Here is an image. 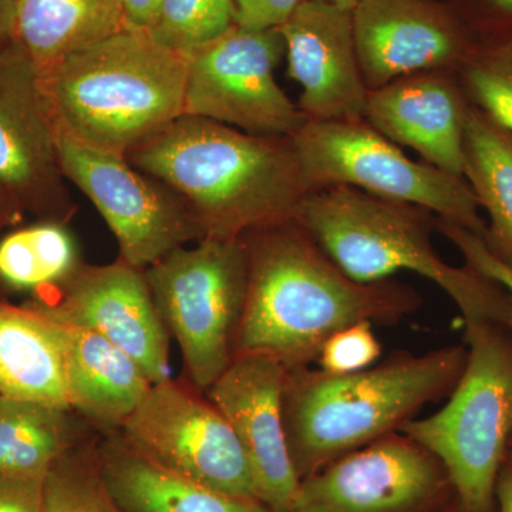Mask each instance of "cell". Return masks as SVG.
Returning a JSON list of instances; mask_svg holds the SVG:
<instances>
[{
    "label": "cell",
    "mask_w": 512,
    "mask_h": 512,
    "mask_svg": "<svg viewBox=\"0 0 512 512\" xmlns=\"http://www.w3.org/2000/svg\"><path fill=\"white\" fill-rule=\"evenodd\" d=\"M248 291L235 356L262 352L286 370L312 366L330 336L359 322L396 325L423 305L416 289L396 279L349 278L296 220L242 237Z\"/></svg>",
    "instance_id": "1"
},
{
    "label": "cell",
    "mask_w": 512,
    "mask_h": 512,
    "mask_svg": "<svg viewBox=\"0 0 512 512\" xmlns=\"http://www.w3.org/2000/svg\"><path fill=\"white\" fill-rule=\"evenodd\" d=\"M177 192L204 238L239 239L295 220L311 188L291 137L181 116L126 157Z\"/></svg>",
    "instance_id": "2"
},
{
    "label": "cell",
    "mask_w": 512,
    "mask_h": 512,
    "mask_svg": "<svg viewBox=\"0 0 512 512\" xmlns=\"http://www.w3.org/2000/svg\"><path fill=\"white\" fill-rule=\"evenodd\" d=\"M466 362L467 348L461 343L424 355L394 352L348 375L312 366L289 370L282 419L299 480L336 458L400 433L421 410L450 396Z\"/></svg>",
    "instance_id": "3"
},
{
    "label": "cell",
    "mask_w": 512,
    "mask_h": 512,
    "mask_svg": "<svg viewBox=\"0 0 512 512\" xmlns=\"http://www.w3.org/2000/svg\"><path fill=\"white\" fill-rule=\"evenodd\" d=\"M185 80L187 56L134 29L40 74L57 134L121 157L184 116Z\"/></svg>",
    "instance_id": "4"
},
{
    "label": "cell",
    "mask_w": 512,
    "mask_h": 512,
    "mask_svg": "<svg viewBox=\"0 0 512 512\" xmlns=\"http://www.w3.org/2000/svg\"><path fill=\"white\" fill-rule=\"evenodd\" d=\"M295 220L357 282L384 281L410 271L446 292L463 320H512L504 286L471 266L450 265L441 258L433 242L437 215L427 208L332 185L309 192Z\"/></svg>",
    "instance_id": "5"
},
{
    "label": "cell",
    "mask_w": 512,
    "mask_h": 512,
    "mask_svg": "<svg viewBox=\"0 0 512 512\" xmlns=\"http://www.w3.org/2000/svg\"><path fill=\"white\" fill-rule=\"evenodd\" d=\"M467 362L436 413L400 433L440 461L463 512H495V484L512 439V320H464Z\"/></svg>",
    "instance_id": "6"
},
{
    "label": "cell",
    "mask_w": 512,
    "mask_h": 512,
    "mask_svg": "<svg viewBox=\"0 0 512 512\" xmlns=\"http://www.w3.org/2000/svg\"><path fill=\"white\" fill-rule=\"evenodd\" d=\"M144 275L191 383L207 392L235 357L248 291L244 239L204 238L184 245Z\"/></svg>",
    "instance_id": "7"
},
{
    "label": "cell",
    "mask_w": 512,
    "mask_h": 512,
    "mask_svg": "<svg viewBox=\"0 0 512 512\" xmlns=\"http://www.w3.org/2000/svg\"><path fill=\"white\" fill-rule=\"evenodd\" d=\"M291 138L311 191L349 185L427 208L484 237L485 220L466 178L412 160L365 119L306 120Z\"/></svg>",
    "instance_id": "8"
},
{
    "label": "cell",
    "mask_w": 512,
    "mask_h": 512,
    "mask_svg": "<svg viewBox=\"0 0 512 512\" xmlns=\"http://www.w3.org/2000/svg\"><path fill=\"white\" fill-rule=\"evenodd\" d=\"M284 55L279 29L232 26L188 53L184 116L256 136L292 137L308 119L276 82L275 70Z\"/></svg>",
    "instance_id": "9"
},
{
    "label": "cell",
    "mask_w": 512,
    "mask_h": 512,
    "mask_svg": "<svg viewBox=\"0 0 512 512\" xmlns=\"http://www.w3.org/2000/svg\"><path fill=\"white\" fill-rule=\"evenodd\" d=\"M64 177L93 202L119 245L120 261L144 269L204 239L183 198L128 163L57 134Z\"/></svg>",
    "instance_id": "10"
},
{
    "label": "cell",
    "mask_w": 512,
    "mask_h": 512,
    "mask_svg": "<svg viewBox=\"0 0 512 512\" xmlns=\"http://www.w3.org/2000/svg\"><path fill=\"white\" fill-rule=\"evenodd\" d=\"M128 443L178 476L259 501L244 448L220 410L183 384H153L120 427Z\"/></svg>",
    "instance_id": "11"
},
{
    "label": "cell",
    "mask_w": 512,
    "mask_h": 512,
    "mask_svg": "<svg viewBox=\"0 0 512 512\" xmlns=\"http://www.w3.org/2000/svg\"><path fill=\"white\" fill-rule=\"evenodd\" d=\"M67 183L39 70L15 40L0 50V190L40 220L67 224L77 210Z\"/></svg>",
    "instance_id": "12"
},
{
    "label": "cell",
    "mask_w": 512,
    "mask_h": 512,
    "mask_svg": "<svg viewBox=\"0 0 512 512\" xmlns=\"http://www.w3.org/2000/svg\"><path fill=\"white\" fill-rule=\"evenodd\" d=\"M450 494L440 461L396 433L302 478L289 512H434Z\"/></svg>",
    "instance_id": "13"
},
{
    "label": "cell",
    "mask_w": 512,
    "mask_h": 512,
    "mask_svg": "<svg viewBox=\"0 0 512 512\" xmlns=\"http://www.w3.org/2000/svg\"><path fill=\"white\" fill-rule=\"evenodd\" d=\"M56 296L29 305L62 325L92 330L133 357L157 384L171 379L170 335L165 329L141 269L123 261L83 264Z\"/></svg>",
    "instance_id": "14"
},
{
    "label": "cell",
    "mask_w": 512,
    "mask_h": 512,
    "mask_svg": "<svg viewBox=\"0 0 512 512\" xmlns=\"http://www.w3.org/2000/svg\"><path fill=\"white\" fill-rule=\"evenodd\" d=\"M352 20L369 92L410 74L457 72L478 39L453 0H363Z\"/></svg>",
    "instance_id": "15"
},
{
    "label": "cell",
    "mask_w": 512,
    "mask_h": 512,
    "mask_svg": "<svg viewBox=\"0 0 512 512\" xmlns=\"http://www.w3.org/2000/svg\"><path fill=\"white\" fill-rule=\"evenodd\" d=\"M286 375L288 370L275 356L239 353L207 390L244 448L259 501L274 512H289L301 481L289 456L282 419Z\"/></svg>",
    "instance_id": "16"
},
{
    "label": "cell",
    "mask_w": 512,
    "mask_h": 512,
    "mask_svg": "<svg viewBox=\"0 0 512 512\" xmlns=\"http://www.w3.org/2000/svg\"><path fill=\"white\" fill-rule=\"evenodd\" d=\"M279 32L289 77L302 89L298 107L306 119H365L369 89L357 59L352 12L305 0Z\"/></svg>",
    "instance_id": "17"
},
{
    "label": "cell",
    "mask_w": 512,
    "mask_h": 512,
    "mask_svg": "<svg viewBox=\"0 0 512 512\" xmlns=\"http://www.w3.org/2000/svg\"><path fill=\"white\" fill-rule=\"evenodd\" d=\"M471 103L457 72L434 70L400 77L370 90L365 120L426 163L464 177V134Z\"/></svg>",
    "instance_id": "18"
},
{
    "label": "cell",
    "mask_w": 512,
    "mask_h": 512,
    "mask_svg": "<svg viewBox=\"0 0 512 512\" xmlns=\"http://www.w3.org/2000/svg\"><path fill=\"white\" fill-rule=\"evenodd\" d=\"M50 322L62 348L70 409L104 433L120 430L153 383L133 357L103 336Z\"/></svg>",
    "instance_id": "19"
},
{
    "label": "cell",
    "mask_w": 512,
    "mask_h": 512,
    "mask_svg": "<svg viewBox=\"0 0 512 512\" xmlns=\"http://www.w3.org/2000/svg\"><path fill=\"white\" fill-rule=\"evenodd\" d=\"M101 480L124 512H274L173 473L109 431L96 448Z\"/></svg>",
    "instance_id": "20"
},
{
    "label": "cell",
    "mask_w": 512,
    "mask_h": 512,
    "mask_svg": "<svg viewBox=\"0 0 512 512\" xmlns=\"http://www.w3.org/2000/svg\"><path fill=\"white\" fill-rule=\"evenodd\" d=\"M0 394L72 410L55 326L30 306L0 302Z\"/></svg>",
    "instance_id": "21"
},
{
    "label": "cell",
    "mask_w": 512,
    "mask_h": 512,
    "mask_svg": "<svg viewBox=\"0 0 512 512\" xmlns=\"http://www.w3.org/2000/svg\"><path fill=\"white\" fill-rule=\"evenodd\" d=\"M16 40L39 73L127 29L117 0H15Z\"/></svg>",
    "instance_id": "22"
},
{
    "label": "cell",
    "mask_w": 512,
    "mask_h": 512,
    "mask_svg": "<svg viewBox=\"0 0 512 512\" xmlns=\"http://www.w3.org/2000/svg\"><path fill=\"white\" fill-rule=\"evenodd\" d=\"M464 178L487 214L484 242L512 269V134L473 104L464 134Z\"/></svg>",
    "instance_id": "23"
},
{
    "label": "cell",
    "mask_w": 512,
    "mask_h": 512,
    "mask_svg": "<svg viewBox=\"0 0 512 512\" xmlns=\"http://www.w3.org/2000/svg\"><path fill=\"white\" fill-rule=\"evenodd\" d=\"M70 412L0 394V473L46 477L77 446Z\"/></svg>",
    "instance_id": "24"
},
{
    "label": "cell",
    "mask_w": 512,
    "mask_h": 512,
    "mask_svg": "<svg viewBox=\"0 0 512 512\" xmlns=\"http://www.w3.org/2000/svg\"><path fill=\"white\" fill-rule=\"evenodd\" d=\"M83 265L67 224L40 221L0 238V281L19 291H45Z\"/></svg>",
    "instance_id": "25"
},
{
    "label": "cell",
    "mask_w": 512,
    "mask_h": 512,
    "mask_svg": "<svg viewBox=\"0 0 512 512\" xmlns=\"http://www.w3.org/2000/svg\"><path fill=\"white\" fill-rule=\"evenodd\" d=\"M457 77L468 101L512 134V29L478 33Z\"/></svg>",
    "instance_id": "26"
},
{
    "label": "cell",
    "mask_w": 512,
    "mask_h": 512,
    "mask_svg": "<svg viewBox=\"0 0 512 512\" xmlns=\"http://www.w3.org/2000/svg\"><path fill=\"white\" fill-rule=\"evenodd\" d=\"M237 10L232 0H161L150 35L160 45L187 56L227 33Z\"/></svg>",
    "instance_id": "27"
},
{
    "label": "cell",
    "mask_w": 512,
    "mask_h": 512,
    "mask_svg": "<svg viewBox=\"0 0 512 512\" xmlns=\"http://www.w3.org/2000/svg\"><path fill=\"white\" fill-rule=\"evenodd\" d=\"M380 357L382 343L373 332V323L359 322L330 336L316 363L323 372L348 375L375 366Z\"/></svg>",
    "instance_id": "28"
},
{
    "label": "cell",
    "mask_w": 512,
    "mask_h": 512,
    "mask_svg": "<svg viewBox=\"0 0 512 512\" xmlns=\"http://www.w3.org/2000/svg\"><path fill=\"white\" fill-rule=\"evenodd\" d=\"M96 458L94 453L67 451L53 464L46 476L43 512H79L84 485Z\"/></svg>",
    "instance_id": "29"
},
{
    "label": "cell",
    "mask_w": 512,
    "mask_h": 512,
    "mask_svg": "<svg viewBox=\"0 0 512 512\" xmlns=\"http://www.w3.org/2000/svg\"><path fill=\"white\" fill-rule=\"evenodd\" d=\"M437 232L447 238L463 256L464 264L504 286L512 301V269L491 254L484 239L468 229L437 217Z\"/></svg>",
    "instance_id": "30"
},
{
    "label": "cell",
    "mask_w": 512,
    "mask_h": 512,
    "mask_svg": "<svg viewBox=\"0 0 512 512\" xmlns=\"http://www.w3.org/2000/svg\"><path fill=\"white\" fill-rule=\"evenodd\" d=\"M237 10L235 23L247 30L279 29L305 0H232Z\"/></svg>",
    "instance_id": "31"
},
{
    "label": "cell",
    "mask_w": 512,
    "mask_h": 512,
    "mask_svg": "<svg viewBox=\"0 0 512 512\" xmlns=\"http://www.w3.org/2000/svg\"><path fill=\"white\" fill-rule=\"evenodd\" d=\"M46 477L0 473V512H43Z\"/></svg>",
    "instance_id": "32"
},
{
    "label": "cell",
    "mask_w": 512,
    "mask_h": 512,
    "mask_svg": "<svg viewBox=\"0 0 512 512\" xmlns=\"http://www.w3.org/2000/svg\"><path fill=\"white\" fill-rule=\"evenodd\" d=\"M477 33L512 29V0H453Z\"/></svg>",
    "instance_id": "33"
},
{
    "label": "cell",
    "mask_w": 512,
    "mask_h": 512,
    "mask_svg": "<svg viewBox=\"0 0 512 512\" xmlns=\"http://www.w3.org/2000/svg\"><path fill=\"white\" fill-rule=\"evenodd\" d=\"M79 512H124L116 501L111 498L106 485L101 480L99 464H97V453L94 458L89 476H87L82 505Z\"/></svg>",
    "instance_id": "34"
},
{
    "label": "cell",
    "mask_w": 512,
    "mask_h": 512,
    "mask_svg": "<svg viewBox=\"0 0 512 512\" xmlns=\"http://www.w3.org/2000/svg\"><path fill=\"white\" fill-rule=\"evenodd\" d=\"M127 29L150 32L156 22L161 0H117Z\"/></svg>",
    "instance_id": "35"
},
{
    "label": "cell",
    "mask_w": 512,
    "mask_h": 512,
    "mask_svg": "<svg viewBox=\"0 0 512 512\" xmlns=\"http://www.w3.org/2000/svg\"><path fill=\"white\" fill-rule=\"evenodd\" d=\"M495 512H512V448L505 454L495 484Z\"/></svg>",
    "instance_id": "36"
},
{
    "label": "cell",
    "mask_w": 512,
    "mask_h": 512,
    "mask_svg": "<svg viewBox=\"0 0 512 512\" xmlns=\"http://www.w3.org/2000/svg\"><path fill=\"white\" fill-rule=\"evenodd\" d=\"M16 40L15 0H0V50Z\"/></svg>",
    "instance_id": "37"
},
{
    "label": "cell",
    "mask_w": 512,
    "mask_h": 512,
    "mask_svg": "<svg viewBox=\"0 0 512 512\" xmlns=\"http://www.w3.org/2000/svg\"><path fill=\"white\" fill-rule=\"evenodd\" d=\"M26 212L5 191L0 190V232L23 221Z\"/></svg>",
    "instance_id": "38"
},
{
    "label": "cell",
    "mask_w": 512,
    "mask_h": 512,
    "mask_svg": "<svg viewBox=\"0 0 512 512\" xmlns=\"http://www.w3.org/2000/svg\"><path fill=\"white\" fill-rule=\"evenodd\" d=\"M319 2L330 3V5H335L338 6V8L353 12V10H355L363 0H319Z\"/></svg>",
    "instance_id": "39"
},
{
    "label": "cell",
    "mask_w": 512,
    "mask_h": 512,
    "mask_svg": "<svg viewBox=\"0 0 512 512\" xmlns=\"http://www.w3.org/2000/svg\"><path fill=\"white\" fill-rule=\"evenodd\" d=\"M450 512H463V510H461L460 505L456 504V508H454V510Z\"/></svg>",
    "instance_id": "40"
},
{
    "label": "cell",
    "mask_w": 512,
    "mask_h": 512,
    "mask_svg": "<svg viewBox=\"0 0 512 512\" xmlns=\"http://www.w3.org/2000/svg\"><path fill=\"white\" fill-rule=\"evenodd\" d=\"M510 448H512V439H511V443H510Z\"/></svg>",
    "instance_id": "41"
}]
</instances>
